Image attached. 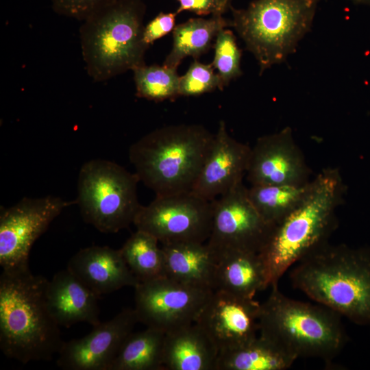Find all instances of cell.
Here are the masks:
<instances>
[{
    "label": "cell",
    "mask_w": 370,
    "mask_h": 370,
    "mask_svg": "<svg viewBox=\"0 0 370 370\" xmlns=\"http://www.w3.org/2000/svg\"><path fill=\"white\" fill-rule=\"evenodd\" d=\"M352 3L356 5H362L370 6V0H349Z\"/></svg>",
    "instance_id": "cell-34"
},
{
    "label": "cell",
    "mask_w": 370,
    "mask_h": 370,
    "mask_svg": "<svg viewBox=\"0 0 370 370\" xmlns=\"http://www.w3.org/2000/svg\"><path fill=\"white\" fill-rule=\"evenodd\" d=\"M175 12H160L144 27L143 39L144 43L149 47L156 40L173 32L175 27Z\"/></svg>",
    "instance_id": "cell-31"
},
{
    "label": "cell",
    "mask_w": 370,
    "mask_h": 370,
    "mask_svg": "<svg viewBox=\"0 0 370 370\" xmlns=\"http://www.w3.org/2000/svg\"><path fill=\"white\" fill-rule=\"evenodd\" d=\"M310 173L290 127L259 137L251 147L246 173L251 186L305 185Z\"/></svg>",
    "instance_id": "cell-13"
},
{
    "label": "cell",
    "mask_w": 370,
    "mask_h": 370,
    "mask_svg": "<svg viewBox=\"0 0 370 370\" xmlns=\"http://www.w3.org/2000/svg\"><path fill=\"white\" fill-rule=\"evenodd\" d=\"M179 7L175 12L179 14L184 11H189L199 16L214 14L215 12L214 0H177Z\"/></svg>",
    "instance_id": "cell-32"
},
{
    "label": "cell",
    "mask_w": 370,
    "mask_h": 370,
    "mask_svg": "<svg viewBox=\"0 0 370 370\" xmlns=\"http://www.w3.org/2000/svg\"><path fill=\"white\" fill-rule=\"evenodd\" d=\"M214 134L197 124L156 129L134 143L129 159L140 181L156 196L189 193L210 150Z\"/></svg>",
    "instance_id": "cell-4"
},
{
    "label": "cell",
    "mask_w": 370,
    "mask_h": 370,
    "mask_svg": "<svg viewBox=\"0 0 370 370\" xmlns=\"http://www.w3.org/2000/svg\"><path fill=\"white\" fill-rule=\"evenodd\" d=\"M271 227L253 205L243 182L213 200L206 244L214 255L232 250L259 253Z\"/></svg>",
    "instance_id": "cell-12"
},
{
    "label": "cell",
    "mask_w": 370,
    "mask_h": 370,
    "mask_svg": "<svg viewBox=\"0 0 370 370\" xmlns=\"http://www.w3.org/2000/svg\"><path fill=\"white\" fill-rule=\"evenodd\" d=\"M137 323L134 309H123L110 320L92 326L87 335L64 342L57 365L65 370H110Z\"/></svg>",
    "instance_id": "cell-15"
},
{
    "label": "cell",
    "mask_w": 370,
    "mask_h": 370,
    "mask_svg": "<svg viewBox=\"0 0 370 370\" xmlns=\"http://www.w3.org/2000/svg\"><path fill=\"white\" fill-rule=\"evenodd\" d=\"M213 200L192 192L156 196L141 206L134 221L136 230L154 236L162 245L208 241L212 226Z\"/></svg>",
    "instance_id": "cell-9"
},
{
    "label": "cell",
    "mask_w": 370,
    "mask_h": 370,
    "mask_svg": "<svg viewBox=\"0 0 370 370\" xmlns=\"http://www.w3.org/2000/svg\"><path fill=\"white\" fill-rule=\"evenodd\" d=\"M143 0H116L83 21L82 53L88 75L103 82L145 64Z\"/></svg>",
    "instance_id": "cell-6"
},
{
    "label": "cell",
    "mask_w": 370,
    "mask_h": 370,
    "mask_svg": "<svg viewBox=\"0 0 370 370\" xmlns=\"http://www.w3.org/2000/svg\"><path fill=\"white\" fill-rule=\"evenodd\" d=\"M137 175L107 160L94 159L81 167L76 200L84 221L103 233H116L134 223L141 207Z\"/></svg>",
    "instance_id": "cell-8"
},
{
    "label": "cell",
    "mask_w": 370,
    "mask_h": 370,
    "mask_svg": "<svg viewBox=\"0 0 370 370\" xmlns=\"http://www.w3.org/2000/svg\"><path fill=\"white\" fill-rule=\"evenodd\" d=\"M258 317L259 335L295 358L330 361L345 343L339 314L322 306L291 299L272 286Z\"/></svg>",
    "instance_id": "cell-5"
},
{
    "label": "cell",
    "mask_w": 370,
    "mask_h": 370,
    "mask_svg": "<svg viewBox=\"0 0 370 370\" xmlns=\"http://www.w3.org/2000/svg\"><path fill=\"white\" fill-rule=\"evenodd\" d=\"M138 97L160 102L179 97L180 77L177 69L164 64H141L133 71Z\"/></svg>",
    "instance_id": "cell-27"
},
{
    "label": "cell",
    "mask_w": 370,
    "mask_h": 370,
    "mask_svg": "<svg viewBox=\"0 0 370 370\" xmlns=\"http://www.w3.org/2000/svg\"><path fill=\"white\" fill-rule=\"evenodd\" d=\"M213 46L214 56L211 64L217 70L224 88L243 73L241 68L242 51L234 33L226 28L218 33Z\"/></svg>",
    "instance_id": "cell-28"
},
{
    "label": "cell",
    "mask_w": 370,
    "mask_h": 370,
    "mask_svg": "<svg viewBox=\"0 0 370 370\" xmlns=\"http://www.w3.org/2000/svg\"><path fill=\"white\" fill-rule=\"evenodd\" d=\"M296 360L259 335L238 347L219 352L215 370H286Z\"/></svg>",
    "instance_id": "cell-23"
},
{
    "label": "cell",
    "mask_w": 370,
    "mask_h": 370,
    "mask_svg": "<svg viewBox=\"0 0 370 370\" xmlns=\"http://www.w3.org/2000/svg\"><path fill=\"white\" fill-rule=\"evenodd\" d=\"M48 280L29 269L0 275V349L23 364L49 361L64 341L46 297Z\"/></svg>",
    "instance_id": "cell-2"
},
{
    "label": "cell",
    "mask_w": 370,
    "mask_h": 370,
    "mask_svg": "<svg viewBox=\"0 0 370 370\" xmlns=\"http://www.w3.org/2000/svg\"><path fill=\"white\" fill-rule=\"evenodd\" d=\"M311 182L301 186L256 185L248 188L253 205L270 225L280 222L303 201L311 186Z\"/></svg>",
    "instance_id": "cell-25"
},
{
    "label": "cell",
    "mask_w": 370,
    "mask_h": 370,
    "mask_svg": "<svg viewBox=\"0 0 370 370\" xmlns=\"http://www.w3.org/2000/svg\"><path fill=\"white\" fill-rule=\"evenodd\" d=\"M166 277L190 286L214 290L216 258L206 243L162 245Z\"/></svg>",
    "instance_id": "cell-20"
},
{
    "label": "cell",
    "mask_w": 370,
    "mask_h": 370,
    "mask_svg": "<svg viewBox=\"0 0 370 370\" xmlns=\"http://www.w3.org/2000/svg\"><path fill=\"white\" fill-rule=\"evenodd\" d=\"M214 256L217 261L214 290L254 299L258 292L269 286L258 252L232 250Z\"/></svg>",
    "instance_id": "cell-19"
},
{
    "label": "cell",
    "mask_w": 370,
    "mask_h": 370,
    "mask_svg": "<svg viewBox=\"0 0 370 370\" xmlns=\"http://www.w3.org/2000/svg\"><path fill=\"white\" fill-rule=\"evenodd\" d=\"M216 88L223 90L224 88L212 64H204L194 60L186 73L180 77V96H198L212 92Z\"/></svg>",
    "instance_id": "cell-29"
},
{
    "label": "cell",
    "mask_w": 370,
    "mask_h": 370,
    "mask_svg": "<svg viewBox=\"0 0 370 370\" xmlns=\"http://www.w3.org/2000/svg\"><path fill=\"white\" fill-rule=\"evenodd\" d=\"M260 306L254 299L216 289L195 323L208 334L219 353L258 336Z\"/></svg>",
    "instance_id": "cell-14"
},
{
    "label": "cell",
    "mask_w": 370,
    "mask_h": 370,
    "mask_svg": "<svg viewBox=\"0 0 370 370\" xmlns=\"http://www.w3.org/2000/svg\"><path fill=\"white\" fill-rule=\"evenodd\" d=\"M159 241L136 230L120 249L122 256L139 282L166 277L164 256Z\"/></svg>",
    "instance_id": "cell-26"
},
{
    "label": "cell",
    "mask_w": 370,
    "mask_h": 370,
    "mask_svg": "<svg viewBox=\"0 0 370 370\" xmlns=\"http://www.w3.org/2000/svg\"><path fill=\"white\" fill-rule=\"evenodd\" d=\"M116 0H51L58 14L84 21Z\"/></svg>",
    "instance_id": "cell-30"
},
{
    "label": "cell",
    "mask_w": 370,
    "mask_h": 370,
    "mask_svg": "<svg viewBox=\"0 0 370 370\" xmlns=\"http://www.w3.org/2000/svg\"><path fill=\"white\" fill-rule=\"evenodd\" d=\"M292 268L295 288L356 324L370 325V248L328 242Z\"/></svg>",
    "instance_id": "cell-3"
},
{
    "label": "cell",
    "mask_w": 370,
    "mask_h": 370,
    "mask_svg": "<svg viewBox=\"0 0 370 370\" xmlns=\"http://www.w3.org/2000/svg\"><path fill=\"white\" fill-rule=\"evenodd\" d=\"M76 200L58 197H23L0 210V265L3 270L29 269V256L35 241L51 223Z\"/></svg>",
    "instance_id": "cell-10"
},
{
    "label": "cell",
    "mask_w": 370,
    "mask_h": 370,
    "mask_svg": "<svg viewBox=\"0 0 370 370\" xmlns=\"http://www.w3.org/2000/svg\"><path fill=\"white\" fill-rule=\"evenodd\" d=\"M166 333L147 328L128 336L110 370H160L164 365Z\"/></svg>",
    "instance_id": "cell-24"
},
{
    "label": "cell",
    "mask_w": 370,
    "mask_h": 370,
    "mask_svg": "<svg viewBox=\"0 0 370 370\" xmlns=\"http://www.w3.org/2000/svg\"><path fill=\"white\" fill-rule=\"evenodd\" d=\"M219 350L195 323L166 333L164 365L169 370H215Z\"/></svg>",
    "instance_id": "cell-21"
},
{
    "label": "cell",
    "mask_w": 370,
    "mask_h": 370,
    "mask_svg": "<svg viewBox=\"0 0 370 370\" xmlns=\"http://www.w3.org/2000/svg\"><path fill=\"white\" fill-rule=\"evenodd\" d=\"M250 153L251 147L232 138L221 120L191 192L212 201L243 183Z\"/></svg>",
    "instance_id": "cell-16"
},
{
    "label": "cell",
    "mask_w": 370,
    "mask_h": 370,
    "mask_svg": "<svg viewBox=\"0 0 370 370\" xmlns=\"http://www.w3.org/2000/svg\"><path fill=\"white\" fill-rule=\"evenodd\" d=\"M215 1V12L212 15L223 16V14L230 10L232 5V0H214Z\"/></svg>",
    "instance_id": "cell-33"
},
{
    "label": "cell",
    "mask_w": 370,
    "mask_h": 370,
    "mask_svg": "<svg viewBox=\"0 0 370 370\" xmlns=\"http://www.w3.org/2000/svg\"><path fill=\"white\" fill-rule=\"evenodd\" d=\"M66 269L99 297L139 283L120 249L108 246L80 249L69 260Z\"/></svg>",
    "instance_id": "cell-17"
},
{
    "label": "cell",
    "mask_w": 370,
    "mask_h": 370,
    "mask_svg": "<svg viewBox=\"0 0 370 370\" xmlns=\"http://www.w3.org/2000/svg\"><path fill=\"white\" fill-rule=\"evenodd\" d=\"M345 192L339 169H323L312 180L301 203L271 226L259 251L269 286L278 285L283 275L297 262L328 242Z\"/></svg>",
    "instance_id": "cell-1"
},
{
    "label": "cell",
    "mask_w": 370,
    "mask_h": 370,
    "mask_svg": "<svg viewBox=\"0 0 370 370\" xmlns=\"http://www.w3.org/2000/svg\"><path fill=\"white\" fill-rule=\"evenodd\" d=\"M319 0H254L230 6L232 27L253 54L261 75L295 53L310 31Z\"/></svg>",
    "instance_id": "cell-7"
},
{
    "label": "cell",
    "mask_w": 370,
    "mask_h": 370,
    "mask_svg": "<svg viewBox=\"0 0 370 370\" xmlns=\"http://www.w3.org/2000/svg\"><path fill=\"white\" fill-rule=\"evenodd\" d=\"M46 297L49 310L60 327L85 322L97 325L99 320L98 297L67 269L48 280Z\"/></svg>",
    "instance_id": "cell-18"
},
{
    "label": "cell",
    "mask_w": 370,
    "mask_h": 370,
    "mask_svg": "<svg viewBox=\"0 0 370 370\" xmlns=\"http://www.w3.org/2000/svg\"><path fill=\"white\" fill-rule=\"evenodd\" d=\"M134 289L138 322L165 333L194 323L213 291L166 276L139 282Z\"/></svg>",
    "instance_id": "cell-11"
},
{
    "label": "cell",
    "mask_w": 370,
    "mask_h": 370,
    "mask_svg": "<svg viewBox=\"0 0 370 370\" xmlns=\"http://www.w3.org/2000/svg\"><path fill=\"white\" fill-rule=\"evenodd\" d=\"M227 27H232L231 20L219 15H212L208 18H190L175 25L172 49L163 64L177 69L187 57L197 60L209 51L218 33Z\"/></svg>",
    "instance_id": "cell-22"
}]
</instances>
